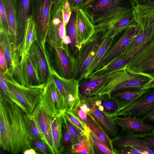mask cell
<instances>
[{"label":"cell","instance_id":"obj_39","mask_svg":"<svg viewBox=\"0 0 154 154\" xmlns=\"http://www.w3.org/2000/svg\"><path fill=\"white\" fill-rule=\"evenodd\" d=\"M61 143L62 152H65L66 153H71L72 148V141L67 127L64 122Z\"/></svg>","mask_w":154,"mask_h":154},{"label":"cell","instance_id":"obj_32","mask_svg":"<svg viewBox=\"0 0 154 154\" xmlns=\"http://www.w3.org/2000/svg\"><path fill=\"white\" fill-rule=\"evenodd\" d=\"M76 11H72V14L69 21L66 26L68 35L70 38L71 43L69 45L71 53L75 57L79 50L76 30Z\"/></svg>","mask_w":154,"mask_h":154},{"label":"cell","instance_id":"obj_44","mask_svg":"<svg viewBox=\"0 0 154 154\" xmlns=\"http://www.w3.org/2000/svg\"><path fill=\"white\" fill-rule=\"evenodd\" d=\"M115 154H141L134 148L129 146H123L114 149Z\"/></svg>","mask_w":154,"mask_h":154},{"label":"cell","instance_id":"obj_2","mask_svg":"<svg viewBox=\"0 0 154 154\" xmlns=\"http://www.w3.org/2000/svg\"><path fill=\"white\" fill-rule=\"evenodd\" d=\"M46 44L48 48V59L52 63L51 66L60 76L67 79L73 78L75 57L69 45L59 39L51 38H47Z\"/></svg>","mask_w":154,"mask_h":154},{"label":"cell","instance_id":"obj_3","mask_svg":"<svg viewBox=\"0 0 154 154\" xmlns=\"http://www.w3.org/2000/svg\"><path fill=\"white\" fill-rule=\"evenodd\" d=\"M107 34L104 30L95 29L92 36L82 45L75 57L73 79L79 82L84 79Z\"/></svg>","mask_w":154,"mask_h":154},{"label":"cell","instance_id":"obj_55","mask_svg":"<svg viewBox=\"0 0 154 154\" xmlns=\"http://www.w3.org/2000/svg\"><path fill=\"white\" fill-rule=\"evenodd\" d=\"M63 0H54V2H57V1H62Z\"/></svg>","mask_w":154,"mask_h":154},{"label":"cell","instance_id":"obj_46","mask_svg":"<svg viewBox=\"0 0 154 154\" xmlns=\"http://www.w3.org/2000/svg\"><path fill=\"white\" fill-rule=\"evenodd\" d=\"M142 119L145 122L150 126L154 134V111Z\"/></svg>","mask_w":154,"mask_h":154},{"label":"cell","instance_id":"obj_53","mask_svg":"<svg viewBox=\"0 0 154 154\" xmlns=\"http://www.w3.org/2000/svg\"><path fill=\"white\" fill-rule=\"evenodd\" d=\"M64 44L69 45L71 43L70 38L68 35H66L63 40Z\"/></svg>","mask_w":154,"mask_h":154},{"label":"cell","instance_id":"obj_9","mask_svg":"<svg viewBox=\"0 0 154 154\" xmlns=\"http://www.w3.org/2000/svg\"><path fill=\"white\" fill-rule=\"evenodd\" d=\"M28 55L40 82L45 86L51 79V66L46 49L42 47L37 38L32 43Z\"/></svg>","mask_w":154,"mask_h":154},{"label":"cell","instance_id":"obj_42","mask_svg":"<svg viewBox=\"0 0 154 154\" xmlns=\"http://www.w3.org/2000/svg\"><path fill=\"white\" fill-rule=\"evenodd\" d=\"M0 94L6 99L13 101V99L8 88L5 75L0 71Z\"/></svg>","mask_w":154,"mask_h":154},{"label":"cell","instance_id":"obj_26","mask_svg":"<svg viewBox=\"0 0 154 154\" xmlns=\"http://www.w3.org/2000/svg\"><path fill=\"white\" fill-rule=\"evenodd\" d=\"M88 99L112 119L115 117L120 110V106L117 102L108 95H97Z\"/></svg>","mask_w":154,"mask_h":154},{"label":"cell","instance_id":"obj_47","mask_svg":"<svg viewBox=\"0 0 154 154\" xmlns=\"http://www.w3.org/2000/svg\"><path fill=\"white\" fill-rule=\"evenodd\" d=\"M71 8V10L82 8L83 4L85 0H67Z\"/></svg>","mask_w":154,"mask_h":154},{"label":"cell","instance_id":"obj_19","mask_svg":"<svg viewBox=\"0 0 154 154\" xmlns=\"http://www.w3.org/2000/svg\"><path fill=\"white\" fill-rule=\"evenodd\" d=\"M111 140L114 149L129 146L135 148L141 154H154V149L143 137L134 136L122 130Z\"/></svg>","mask_w":154,"mask_h":154},{"label":"cell","instance_id":"obj_33","mask_svg":"<svg viewBox=\"0 0 154 154\" xmlns=\"http://www.w3.org/2000/svg\"><path fill=\"white\" fill-rule=\"evenodd\" d=\"M115 38L112 35L107 34L94 60L86 72L84 79L87 78L95 71L100 61L113 43Z\"/></svg>","mask_w":154,"mask_h":154},{"label":"cell","instance_id":"obj_7","mask_svg":"<svg viewBox=\"0 0 154 154\" xmlns=\"http://www.w3.org/2000/svg\"><path fill=\"white\" fill-rule=\"evenodd\" d=\"M137 23L135 12L130 6L124 7L103 21L94 25L95 29L103 30L115 37Z\"/></svg>","mask_w":154,"mask_h":154},{"label":"cell","instance_id":"obj_12","mask_svg":"<svg viewBox=\"0 0 154 154\" xmlns=\"http://www.w3.org/2000/svg\"><path fill=\"white\" fill-rule=\"evenodd\" d=\"M51 79L62 97L66 111H72L76 101L79 99V82L73 78L67 79L60 76L52 67Z\"/></svg>","mask_w":154,"mask_h":154},{"label":"cell","instance_id":"obj_40","mask_svg":"<svg viewBox=\"0 0 154 154\" xmlns=\"http://www.w3.org/2000/svg\"><path fill=\"white\" fill-rule=\"evenodd\" d=\"M31 148H34L38 151L45 154H53L48 146L42 140L39 139H31Z\"/></svg>","mask_w":154,"mask_h":154},{"label":"cell","instance_id":"obj_31","mask_svg":"<svg viewBox=\"0 0 154 154\" xmlns=\"http://www.w3.org/2000/svg\"><path fill=\"white\" fill-rule=\"evenodd\" d=\"M63 121L62 115L53 117L51 123L52 134L56 154L62 152L61 140Z\"/></svg>","mask_w":154,"mask_h":154},{"label":"cell","instance_id":"obj_50","mask_svg":"<svg viewBox=\"0 0 154 154\" xmlns=\"http://www.w3.org/2000/svg\"><path fill=\"white\" fill-rule=\"evenodd\" d=\"M154 149V134L142 137Z\"/></svg>","mask_w":154,"mask_h":154},{"label":"cell","instance_id":"obj_18","mask_svg":"<svg viewBox=\"0 0 154 154\" xmlns=\"http://www.w3.org/2000/svg\"><path fill=\"white\" fill-rule=\"evenodd\" d=\"M32 0H14L17 28L18 51L23 41L28 20L31 17Z\"/></svg>","mask_w":154,"mask_h":154},{"label":"cell","instance_id":"obj_14","mask_svg":"<svg viewBox=\"0 0 154 154\" xmlns=\"http://www.w3.org/2000/svg\"><path fill=\"white\" fill-rule=\"evenodd\" d=\"M127 4L132 5L130 0H94L82 9L94 25L118 7Z\"/></svg>","mask_w":154,"mask_h":154},{"label":"cell","instance_id":"obj_38","mask_svg":"<svg viewBox=\"0 0 154 154\" xmlns=\"http://www.w3.org/2000/svg\"><path fill=\"white\" fill-rule=\"evenodd\" d=\"M89 135L92 144L94 154H115L114 152L90 132Z\"/></svg>","mask_w":154,"mask_h":154},{"label":"cell","instance_id":"obj_22","mask_svg":"<svg viewBox=\"0 0 154 154\" xmlns=\"http://www.w3.org/2000/svg\"><path fill=\"white\" fill-rule=\"evenodd\" d=\"M76 30L79 47L85 43L95 32V28L82 8L76 10Z\"/></svg>","mask_w":154,"mask_h":154},{"label":"cell","instance_id":"obj_28","mask_svg":"<svg viewBox=\"0 0 154 154\" xmlns=\"http://www.w3.org/2000/svg\"><path fill=\"white\" fill-rule=\"evenodd\" d=\"M131 59L128 54L120 56L106 65L94 72L87 78L105 75L126 69Z\"/></svg>","mask_w":154,"mask_h":154},{"label":"cell","instance_id":"obj_49","mask_svg":"<svg viewBox=\"0 0 154 154\" xmlns=\"http://www.w3.org/2000/svg\"><path fill=\"white\" fill-rule=\"evenodd\" d=\"M71 14V10H63V17L64 24L66 27L69 21Z\"/></svg>","mask_w":154,"mask_h":154},{"label":"cell","instance_id":"obj_24","mask_svg":"<svg viewBox=\"0 0 154 154\" xmlns=\"http://www.w3.org/2000/svg\"><path fill=\"white\" fill-rule=\"evenodd\" d=\"M137 24L144 30L154 24V5H136L133 7Z\"/></svg>","mask_w":154,"mask_h":154},{"label":"cell","instance_id":"obj_8","mask_svg":"<svg viewBox=\"0 0 154 154\" xmlns=\"http://www.w3.org/2000/svg\"><path fill=\"white\" fill-rule=\"evenodd\" d=\"M54 0H32L31 16L33 21L37 38L45 49L49 27L50 15Z\"/></svg>","mask_w":154,"mask_h":154},{"label":"cell","instance_id":"obj_25","mask_svg":"<svg viewBox=\"0 0 154 154\" xmlns=\"http://www.w3.org/2000/svg\"><path fill=\"white\" fill-rule=\"evenodd\" d=\"M0 46L6 60L8 73L12 75L16 63L20 57L18 52L14 51L8 34L1 29L0 30Z\"/></svg>","mask_w":154,"mask_h":154},{"label":"cell","instance_id":"obj_36","mask_svg":"<svg viewBox=\"0 0 154 154\" xmlns=\"http://www.w3.org/2000/svg\"><path fill=\"white\" fill-rule=\"evenodd\" d=\"M88 110V106L85 100L79 99L76 101L71 111L86 126Z\"/></svg>","mask_w":154,"mask_h":154},{"label":"cell","instance_id":"obj_13","mask_svg":"<svg viewBox=\"0 0 154 154\" xmlns=\"http://www.w3.org/2000/svg\"><path fill=\"white\" fill-rule=\"evenodd\" d=\"M154 111V87L146 89L137 100L120 110L116 117L132 116L142 119Z\"/></svg>","mask_w":154,"mask_h":154},{"label":"cell","instance_id":"obj_16","mask_svg":"<svg viewBox=\"0 0 154 154\" xmlns=\"http://www.w3.org/2000/svg\"><path fill=\"white\" fill-rule=\"evenodd\" d=\"M42 101L53 116H61L66 111L62 97L51 79L43 88Z\"/></svg>","mask_w":154,"mask_h":154},{"label":"cell","instance_id":"obj_15","mask_svg":"<svg viewBox=\"0 0 154 154\" xmlns=\"http://www.w3.org/2000/svg\"><path fill=\"white\" fill-rule=\"evenodd\" d=\"M34 119L41 131L44 142L48 146L53 154H56L53 139L51 123L53 116L46 108L42 99L30 115Z\"/></svg>","mask_w":154,"mask_h":154},{"label":"cell","instance_id":"obj_20","mask_svg":"<svg viewBox=\"0 0 154 154\" xmlns=\"http://www.w3.org/2000/svg\"><path fill=\"white\" fill-rule=\"evenodd\" d=\"M83 100L88 106L87 114L91 116L110 138L116 137L119 133V128L112 119L100 110L89 99Z\"/></svg>","mask_w":154,"mask_h":154},{"label":"cell","instance_id":"obj_51","mask_svg":"<svg viewBox=\"0 0 154 154\" xmlns=\"http://www.w3.org/2000/svg\"><path fill=\"white\" fill-rule=\"evenodd\" d=\"M154 87V78L149 82L145 86L143 89H146Z\"/></svg>","mask_w":154,"mask_h":154},{"label":"cell","instance_id":"obj_30","mask_svg":"<svg viewBox=\"0 0 154 154\" xmlns=\"http://www.w3.org/2000/svg\"><path fill=\"white\" fill-rule=\"evenodd\" d=\"M37 38L34 23L31 16L28 20L23 41L18 52L20 58L28 54L32 43Z\"/></svg>","mask_w":154,"mask_h":154},{"label":"cell","instance_id":"obj_6","mask_svg":"<svg viewBox=\"0 0 154 154\" xmlns=\"http://www.w3.org/2000/svg\"><path fill=\"white\" fill-rule=\"evenodd\" d=\"M126 69L154 78V37L131 54Z\"/></svg>","mask_w":154,"mask_h":154},{"label":"cell","instance_id":"obj_34","mask_svg":"<svg viewBox=\"0 0 154 154\" xmlns=\"http://www.w3.org/2000/svg\"><path fill=\"white\" fill-rule=\"evenodd\" d=\"M89 133L83 134L81 136L73 146L71 153L94 154Z\"/></svg>","mask_w":154,"mask_h":154},{"label":"cell","instance_id":"obj_43","mask_svg":"<svg viewBox=\"0 0 154 154\" xmlns=\"http://www.w3.org/2000/svg\"><path fill=\"white\" fill-rule=\"evenodd\" d=\"M0 29L6 32L9 35L8 26L7 16L2 0H0Z\"/></svg>","mask_w":154,"mask_h":154},{"label":"cell","instance_id":"obj_11","mask_svg":"<svg viewBox=\"0 0 154 154\" xmlns=\"http://www.w3.org/2000/svg\"><path fill=\"white\" fill-rule=\"evenodd\" d=\"M140 30L137 23L122 32L119 38L113 44L112 43L101 59L95 71L106 65L120 56Z\"/></svg>","mask_w":154,"mask_h":154},{"label":"cell","instance_id":"obj_5","mask_svg":"<svg viewBox=\"0 0 154 154\" xmlns=\"http://www.w3.org/2000/svg\"><path fill=\"white\" fill-rule=\"evenodd\" d=\"M152 79L143 75L136 73L123 69L115 72L108 80L98 95L109 96L118 90L143 89Z\"/></svg>","mask_w":154,"mask_h":154},{"label":"cell","instance_id":"obj_27","mask_svg":"<svg viewBox=\"0 0 154 154\" xmlns=\"http://www.w3.org/2000/svg\"><path fill=\"white\" fill-rule=\"evenodd\" d=\"M145 90L142 88L119 90L112 92L109 96L119 103L120 111L134 102Z\"/></svg>","mask_w":154,"mask_h":154},{"label":"cell","instance_id":"obj_17","mask_svg":"<svg viewBox=\"0 0 154 154\" xmlns=\"http://www.w3.org/2000/svg\"><path fill=\"white\" fill-rule=\"evenodd\" d=\"M112 119L122 130L134 136L143 137L153 134L151 128L141 119L125 116H117Z\"/></svg>","mask_w":154,"mask_h":154},{"label":"cell","instance_id":"obj_21","mask_svg":"<svg viewBox=\"0 0 154 154\" xmlns=\"http://www.w3.org/2000/svg\"><path fill=\"white\" fill-rule=\"evenodd\" d=\"M83 79L79 82V99H85L98 95L106 83L114 73Z\"/></svg>","mask_w":154,"mask_h":154},{"label":"cell","instance_id":"obj_45","mask_svg":"<svg viewBox=\"0 0 154 154\" xmlns=\"http://www.w3.org/2000/svg\"><path fill=\"white\" fill-rule=\"evenodd\" d=\"M0 71L5 75L8 73L7 63L3 51L0 46Z\"/></svg>","mask_w":154,"mask_h":154},{"label":"cell","instance_id":"obj_52","mask_svg":"<svg viewBox=\"0 0 154 154\" xmlns=\"http://www.w3.org/2000/svg\"><path fill=\"white\" fill-rule=\"evenodd\" d=\"M37 153L34 149L32 148L26 150L23 153V154H37Z\"/></svg>","mask_w":154,"mask_h":154},{"label":"cell","instance_id":"obj_48","mask_svg":"<svg viewBox=\"0 0 154 154\" xmlns=\"http://www.w3.org/2000/svg\"><path fill=\"white\" fill-rule=\"evenodd\" d=\"M132 7L136 5H154V0H130Z\"/></svg>","mask_w":154,"mask_h":154},{"label":"cell","instance_id":"obj_1","mask_svg":"<svg viewBox=\"0 0 154 154\" xmlns=\"http://www.w3.org/2000/svg\"><path fill=\"white\" fill-rule=\"evenodd\" d=\"M26 114L14 102L0 95V146L14 154L31 148L25 124Z\"/></svg>","mask_w":154,"mask_h":154},{"label":"cell","instance_id":"obj_10","mask_svg":"<svg viewBox=\"0 0 154 154\" xmlns=\"http://www.w3.org/2000/svg\"><path fill=\"white\" fill-rule=\"evenodd\" d=\"M12 76L17 82L25 86L41 88L44 87L40 82L28 54L16 62Z\"/></svg>","mask_w":154,"mask_h":154},{"label":"cell","instance_id":"obj_54","mask_svg":"<svg viewBox=\"0 0 154 154\" xmlns=\"http://www.w3.org/2000/svg\"><path fill=\"white\" fill-rule=\"evenodd\" d=\"M94 0H85L83 4L82 9L88 5Z\"/></svg>","mask_w":154,"mask_h":154},{"label":"cell","instance_id":"obj_4","mask_svg":"<svg viewBox=\"0 0 154 154\" xmlns=\"http://www.w3.org/2000/svg\"><path fill=\"white\" fill-rule=\"evenodd\" d=\"M5 76L13 102L26 115H30L41 101L43 88H33L22 85L9 73L5 75Z\"/></svg>","mask_w":154,"mask_h":154},{"label":"cell","instance_id":"obj_37","mask_svg":"<svg viewBox=\"0 0 154 154\" xmlns=\"http://www.w3.org/2000/svg\"><path fill=\"white\" fill-rule=\"evenodd\" d=\"M62 116L70 135L73 146L84 133L73 124L64 112L62 114Z\"/></svg>","mask_w":154,"mask_h":154},{"label":"cell","instance_id":"obj_35","mask_svg":"<svg viewBox=\"0 0 154 154\" xmlns=\"http://www.w3.org/2000/svg\"><path fill=\"white\" fill-rule=\"evenodd\" d=\"M25 121L26 128L31 140L37 139L44 141L42 134L33 118L30 115H26Z\"/></svg>","mask_w":154,"mask_h":154},{"label":"cell","instance_id":"obj_41","mask_svg":"<svg viewBox=\"0 0 154 154\" xmlns=\"http://www.w3.org/2000/svg\"><path fill=\"white\" fill-rule=\"evenodd\" d=\"M64 113L73 124L83 133L89 132L87 126L78 118L72 111H66Z\"/></svg>","mask_w":154,"mask_h":154},{"label":"cell","instance_id":"obj_29","mask_svg":"<svg viewBox=\"0 0 154 154\" xmlns=\"http://www.w3.org/2000/svg\"><path fill=\"white\" fill-rule=\"evenodd\" d=\"M86 125L90 132L114 152L111 139L89 114H87Z\"/></svg>","mask_w":154,"mask_h":154},{"label":"cell","instance_id":"obj_23","mask_svg":"<svg viewBox=\"0 0 154 154\" xmlns=\"http://www.w3.org/2000/svg\"><path fill=\"white\" fill-rule=\"evenodd\" d=\"M8 21L9 35L13 49L18 52V43L17 28L14 0H2Z\"/></svg>","mask_w":154,"mask_h":154}]
</instances>
